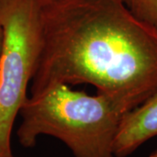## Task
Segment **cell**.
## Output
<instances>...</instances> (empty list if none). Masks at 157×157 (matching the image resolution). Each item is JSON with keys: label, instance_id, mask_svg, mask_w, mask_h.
Instances as JSON below:
<instances>
[{"label": "cell", "instance_id": "6da1fadb", "mask_svg": "<svg viewBox=\"0 0 157 157\" xmlns=\"http://www.w3.org/2000/svg\"><path fill=\"white\" fill-rule=\"evenodd\" d=\"M41 5V50L31 95L58 84H89L129 111L157 93V29L121 0Z\"/></svg>", "mask_w": 157, "mask_h": 157}, {"label": "cell", "instance_id": "7a4b0ae2", "mask_svg": "<svg viewBox=\"0 0 157 157\" xmlns=\"http://www.w3.org/2000/svg\"><path fill=\"white\" fill-rule=\"evenodd\" d=\"M129 112L113 96L89 95L58 84L30 95L20 109V145L33 147L39 136L54 137L74 157H115L113 143L121 119Z\"/></svg>", "mask_w": 157, "mask_h": 157}, {"label": "cell", "instance_id": "3957f363", "mask_svg": "<svg viewBox=\"0 0 157 157\" xmlns=\"http://www.w3.org/2000/svg\"><path fill=\"white\" fill-rule=\"evenodd\" d=\"M38 0H0V157H12L11 137L41 50Z\"/></svg>", "mask_w": 157, "mask_h": 157}, {"label": "cell", "instance_id": "277c9868", "mask_svg": "<svg viewBox=\"0 0 157 157\" xmlns=\"http://www.w3.org/2000/svg\"><path fill=\"white\" fill-rule=\"evenodd\" d=\"M157 136V93L128 112L120 123L113 143L115 157H128Z\"/></svg>", "mask_w": 157, "mask_h": 157}, {"label": "cell", "instance_id": "5b68a950", "mask_svg": "<svg viewBox=\"0 0 157 157\" xmlns=\"http://www.w3.org/2000/svg\"><path fill=\"white\" fill-rule=\"evenodd\" d=\"M128 11L140 21L157 29V0H121Z\"/></svg>", "mask_w": 157, "mask_h": 157}, {"label": "cell", "instance_id": "8992f818", "mask_svg": "<svg viewBox=\"0 0 157 157\" xmlns=\"http://www.w3.org/2000/svg\"><path fill=\"white\" fill-rule=\"evenodd\" d=\"M3 39H4V35H3V28H2V25H1V24H0V55H1L2 46H3Z\"/></svg>", "mask_w": 157, "mask_h": 157}, {"label": "cell", "instance_id": "52a82bcc", "mask_svg": "<svg viewBox=\"0 0 157 157\" xmlns=\"http://www.w3.org/2000/svg\"><path fill=\"white\" fill-rule=\"evenodd\" d=\"M149 157H157V148L152 152L151 154L149 155Z\"/></svg>", "mask_w": 157, "mask_h": 157}, {"label": "cell", "instance_id": "ba28073f", "mask_svg": "<svg viewBox=\"0 0 157 157\" xmlns=\"http://www.w3.org/2000/svg\"><path fill=\"white\" fill-rule=\"evenodd\" d=\"M40 4H45V3H48V2H52V1H57V0H38Z\"/></svg>", "mask_w": 157, "mask_h": 157}, {"label": "cell", "instance_id": "9c48e42d", "mask_svg": "<svg viewBox=\"0 0 157 157\" xmlns=\"http://www.w3.org/2000/svg\"><path fill=\"white\" fill-rule=\"evenodd\" d=\"M12 157H14V156H12Z\"/></svg>", "mask_w": 157, "mask_h": 157}]
</instances>
